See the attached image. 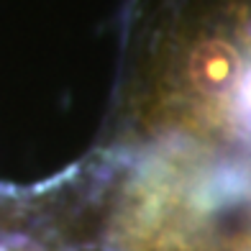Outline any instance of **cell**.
Masks as SVG:
<instances>
[{
  "label": "cell",
  "instance_id": "1",
  "mask_svg": "<svg viewBox=\"0 0 251 251\" xmlns=\"http://www.w3.org/2000/svg\"><path fill=\"white\" fill-rule=\"evenodd\" d=\"M241 59L238 51L223 39H208L190 56V79L205 95H223L233 87Z\"/></svg>",
  "mask_w": 251,
  "mask_h": 251
}]
</instances>
